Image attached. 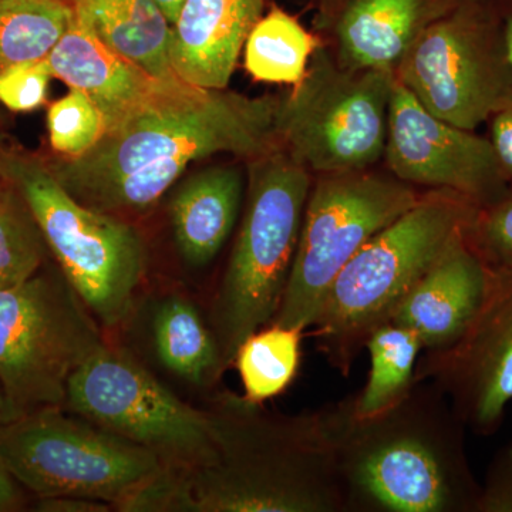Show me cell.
Wrapping results in <instances>:
<instances>
[{
	"label": "cell",
	"instance_id": "36",
	"mask_svg": "<svg viewBox=\"0 0 512 512\" xmlns=\"http://www.w3.org/2000/svg\"><path fill=\"white\" fill-rule=\"evenodd\" d=\"M18 413L10 406L9 400L6 399L2 387H0V427L10 423V421L18 419Z\"/></svg>",
	"mask_w": 512,
	"mask_h": 512
},
{
	"label": "cell",
	"instance_id": "21",
	"mask_svg": "<svg viewBox=\"0 0 512 512\" xmlns=\"http://www.w3.org/2000/svg\"><path fill=\"white\" fill-rule=\"evenodd\" d=\"M153 343L161 365L198 389L217 386L227 367L211 326L181 293L164 296L154 309Z\"/></svg>",
	"mask_w": 512,
	"mask_h": 512
},
{
	"label": "cell",
	"instance_id": "16",
	"mask_svg": "<svg viewBox=\"0 0 512 512\" xmlns=\"http://www.w3.org/2000/svg\"><path fill=\"white\" fill-rule=\"evenodd\" d=\"M265 0H185L171 29L175 76L201 89L224 90Z\"/></svg>",
	"mask_w": 512,
	"mask_h": 512
},
{
	"label": "cell",
	"instance_id": "8",
	"mask_svg": "<svg viewBox=\"0 0 512 512\" xmlns=\"http://www.w3.org/2000/svg\"><path fill=\"white\" fill-rule=\"evenodd\" d=\"M394 80L392 73L345 69L320 46L302 82L279 97V144L313 173L370 170L386 150Z\"/></svg>",
	"mask_w": 512,
	"mask_h": 512
},
{
	"label": "cell",
	"instance_id": "6",
	"mask_svg": "<svg viewBox=\"0 0 512 512\" xmlns=\"http://www.w3.org/2000/svg\"><path fill=\"white\" fill-rule=\"evenodd\" d=\"M0 167L28 205L60 272L101 329L123 326L147 272L146 242L137 228L77 201L35 158L6 157Z\"/></svg>",
	"mask_w": 512,
	"mask_h": 512
},
{
	"label": "cell",
	"instance_id": "7",
	"mask_svg": "<svg viewBox=\"0 0 512 512\" xmlns=\"http://www.w3.org/2000/svg\"><path fill=\"white\" fill-rule=\"evenodd\" d=\"M0 466L37 498L103 501L137 512L165 471L150 451L64 407L23 414L0 427Z\"/></svg>",
	"mask_w": 512,
	"mask_h": 512
},
{
	"label": "cell",
	"instance_id": "9",
	"mask_svg": "<svg viewBox=\"0 0 512 512\" xmlns=\"http://www.w3.org/2000/svg\"><path fill=\"white\" fill-rule=\"evenodd\" d=\"M437 119L476 131L512 107V66L495 0H460L431 22L394 73Z\"/></svg>",
	"mask_w": 512,
	"mask_h": 512
},
{
	"label": "cell",
	"instance_id": "23",
	"mask_svg": "<svg viewBox=\"0 0 512 512\" xmlns=\"http://www.w3.org/2000/svg\"><path fill=\"white\" fill-rule=\"evenodd\" d=\"M365 349L369 376L363 389L349 396L353 413L362 417L382 412L406 396L423 346L412 330L386 322L370 333Z\"/></svg>",
	"mask_w": 512,
	"mask_h": 512
},
{
	"label": "cell",
	"instance_id": "15",
	"mask_svg": "<svg viewBox=\"0 0 512 512\" xmlns=\"http://www.w3.org/2000/svg\"><path fill=\"white\" fill-rule=\"evenodd\" d=\"M466 232L448 245L387 320L416 333L423 352H437L457 342L490 285L491 271L468 244Z\"/></svg>",
	"mask_w": 512,
	"mask_h": 512
},
{
	"label": "cell",
	"instance_id": "29",
	"mask_svg": "<svg viewBox=\"0 0 512 512\" xmlns=\"http://www.w3.org/2000/svg\"><path fill=\"white\" fill-rule=\"evenodd\" d=\"M52 77L46 60L0 70V103L16 113L37 110L46 103Z\"/></svg>",
	"mask_w": 512,
	"mask_h": 512
},
{
	"label": "cell",
	"instance_id": "19",
	"mask_svg": "<svg viewBox=\"0 0 512 512\" xmlns=\"http://www.w3.org/2000/svg\"><path fill=\"white\" fill-rule=\"evenodd\" d=\"M244 185L239 168L218 165L191 175L175 191L171 227L185 265L202 269L220 254L237 225Z\"/></svg>",
	"mask_w": 512,
	"mask_h": 512
},
{
	"label": "cell",
	"instance_id": "34",
	"mask_svg": "<svg viewBox=\"0 0 512 512\" xmlns=\"http://www.w3.org/2000/svg\"><path fill=\"white\" fill-rule=\"evenodd\" d=\"M498 6H500L501 18H503L504 39L505 46H507V55L512 66V0H507L505 5L504 2H501V5Z\"/></svg>",
	"mask_w": 512,
	"mask_h": 512
},
{
	"label": "cell",
	"instance_id": "13",
	"mask_svg": "<svg viewBox=\"0 0 512 512\" xmlns=\"http://www.w3.org/2000/svg\"><path fill=\"white\" fill-rule=\"evenodd\" d=\"M414 382L439 387L477 436L491 437L501 429L512 402V269L491 271L484 301L466 332L446 349L421 352Z\"/></svg>",
	"mask_w": 512,
	"mask_h": 512
},
{
	"label": "cell",
	"instance_id": "25",
	"mask_svg": "<svg viewBox=\"0 0 512 512\" xmlns=\"http://www.w3.org/2000/svg\"><path fill=\"white\" fill-rule=\"evenodd\" d=\"M73 19L69 0H0V70L46 60Z\"/></svg>",
	"mask_w": 512,
	"mask_h": 512
},
{
	"label": "cell",
	"instance_id": "4",
	"mask_svg": "<svg viewBox=\"0 0 512 512\" xmlns=\"http://www.w3.org/2000/svg\"><path fill=\"white\" fill-rule=\"evenodd\" d=\"M477 208L454 192H431L350 259L329 286L311 328L316 348L336 372L349 376L370 333L467 231Z\"/></svg>",
	"mask_w": 512,
	"mask_h": 512
},
{
	"label": "cell",
	"instance_id": "18",
	"mask_svg": "<svg viewBox=\"0 0 512 512\" xmlns=\"http://www.w3.org/2000/svg\"><path fill=\"white\" fill-rule=\"evenodd\" d=\"M46 62L53 77L90 97L106 131L143 106L160 82L104 45L76 15Z\"/></svg>",
	"mask_w": 512,
	"mask_h": 512
},
{
	"label": "cell",
	"instance_id": "1",
	"mask_svg": "<svg viewBox=\"0 0 512 512\" xmlns=\"http://www.w3.org/2000/svg\"><path fill=\"white\" fill-rule=\"evenodd\" d=\"M279 97H248L160 80L150 99L80 157L46 163L73 198L124 218L147 212L188 165L217 154L254 160L281 147Z\"/></svg>",
	"mask_w": 512,
	"mask_h": 512
},
{
	"label": "cell",
	"instance_id": "33",
	"mask_svg": "<svg viewBox=\"0 0 512 512\" xmlns=\"http://www.w3.org/2000/svg\"><path fill=\"white\" fill-rule=\"evenodd\" d=\"M23 507V495L18 481L0 466V512L20 510Z\"/></svg>",
	"mask_w": 512,
	"mask_h": 512
},
{
	"label": "cell",
	"instance_id": "32",
	"mask_svg": "<svg viewBox=\"0 0 512 512\" xmlns=\"http://www.w3.org/2000/svg\"><path fill=\"white\" fill-rule=\"evenodd\" d=\"M37 511L43 512H110L113 507L103 501L90 500V498L63 497L39 498L36 504Z\"/></svg>",
	"mask_w": 512,
	"mask_h": 512
},
{
	"label": "cell",
	"instance_id": "31",
	"mask_svg": "<svg viewBox=\"0 0 512 512\" xmlns=\"http://www.w3.org/2000/svg\"><path fill=\"white\" fill-rule=\"evenodd\" d=\"M490 140L505 178L512 187V107L494 114L490 120Z\"/></svg>",
	"mask_w": 512,
	"mask_h": 512
},
{
	"label": "cell",
	"instance_id": "35",
	"mask_svg": "<svg viewBox=\"0 0 512 512\" xmlns=\"http://www.w3.org/2000/svg\"><path fill=\"white\" fill-rule=\"evenodd\" d=\"M156 2L161 10H163L164 15L167 16V19L170 20L171 25H174L185 0H156Z\"/></svg>",
	"mask_w": 512,
	"mask_h": 512
},
{
	"label": "cell",
	"instance_id": "5",
	"mask_svg": "<svg viewBox=\"0 0 512 512\" xmlns=\"http://www.w3.org/2000/svg\"><path fill=\"white\" fill-rule=\"evenodd\" d=\"M311 188V171L285 148L252 160L244 218L210 313L227 370L242 342L279 311Z\"/></svg>",
	"mask_w": 512,
	"mask_h": 512
},
{
	"label": "cell",
	"instance_id": "30",
	"mask_svg": "<svg viewBox=\"0 0 512 512\" xmlns=\"http://www.w3.org/2000/svg\"><path fill=\"white\" fill-rule=\"evenodd\" d=\"M474 512H512V441L491 458Z\"/></svg>",
	"mask_w": 512,
	"mask_h": 512
},
{
	"label": "cell",
	"instance_id": "26",
	"mask_svg": "<svg viewBox=\"0 0 512 512\" xmlns=\"http://www.w3.org/2000/svg\"><path fill=\"white\" fill-rule=\"evenodd\" d=\"M47 245L18 191L0 198V291L25 284L42 269Z\"/></svg>",
	"mask_w": 512,
	"mask_h": 512
},
{
	"label": "cell",
	"instance_id": "17",
	"mask_svg": "<svg viewBox=\"0 0 512 512\" xmlns=\"http://www.w3.org/2000/svg\"><path fill=\"white\" fill-rule=\"evenodd\" d=\"M460 0H349L336 25L340 66L396 73L410 46Z\"/></svg>",
	"mask_w": 512,
	"mask_h": 512
},
{
	"label": "cell",
	"instance_id": "12",
	"mask_svg": "<svg viewBox=\"0 0 512 512\" xmlns=\"http://www.w3.org/2000/svg\"><path fill=\"white\" fill-rule=\"evenodd\" d=\"M420 200L413 185L373 171L320 175L303 214L298 248L272 322L311 329L329 286L375 235Z\"/></svg>",
	"mask_w": 512,
	"mask_h": 512
},
{
	"label": "cell",
	"instance_id": "14",
	"mask_svg": "<svg viewBox=\"0 0 512 512\" xmlns=\"http://www.w3.org/2000/svg\"><path fill=\"white\" fill-rule=\"evenodd\" d=\"M384 158L403 183L451 191L477 207L500 200L511 188L488 138L437 119L397 80Z\"/></svg>",
	"mask_w": 512,
	"mask_h": 512
},
{
	"label": "cell",
	"instance_id": "3",
	"mask_svg": "<svg viewBox=\"0 0 512 512\" xmlns=\"http://www.w3.org/2000/svg\"><path fill=\"white\" fill-rule=\"evenodd\" d=\"M328 407L348 512L476 511L467 427L439 387L414 382L372 416H356L349 397Z\"/></svg>",
	"mask_w": 512,
	"mask_h": 512
},
{
	"label": "cell",
	"instance_id": "10",
	"mask_svg": "<svg viewBox=\"0 0 512 512\" xmlns=\"http://www.w3.org/2000/svg\"><path fill=\"white\" fill-rule=\"evenodd\" d=\"M106 343L62 272L0 291V387L19 417L64 407L70 377Z\"/></svg>",
	"mask_w": 512,
	"mask_h": 512
},
{
	"label": "cell",
	"instance_id": "24",
	"mask_svg": "<svg viewBox=\"0 0 512 512\" xmlns=\"http://www.w3.org/2000/svg\"><path fill=\"white\" fill-rule=\"evenodd\" d=\"M303 335L271 322L242 342L232 367H237L245 399L264 404L291 386L301 365Z\"/></svg>",
	"mask_w": 512,
	"mask_h": 512
},
{
	"label": "cell",
	"instance_id": "22",
	"mask_svg": "<svg viewBox=\"0 0 512 512\" xmlns=\"http://www.w3.org/2000/svg\"><path fill=\"white\" fill-rule=\"evenodd\" d=\"M322 46L299 20L274 8L261 16L247 37L244 66L256 82L296 86L308 72L313 53Z\"/></svg>",
	"mask_w": 512,
	"mask_h": 512
},
{
	"label": "cell",
	"instance_id": "2",
	"mask_svg": "<svg viewBox=\"0 0 512 512\" xmlns=\"http://www.w3.org/2000/svg\"><path fill=\"white\" fill-rule=\"evenodd\" d=\"M205 409L211 460L163 478L143 512H348L328 406L282 414L222 392Z\"/></svg>",
	"mask_w": 512,
	"mask_h": 512
},
{
	"label": "cell",
	"instance_id": "28",
	"mask_svg": "<svg viewBox=\"0 0 512 512\" xmlns=\"http://www.w3.org/2000/svg\"><path fill=\"white\" fill-rule=\"evenodd\" d=\"M466 237L488 269H512V187L500 200L477 208Z\"/></svg>",
	"mask_w": 512,
	"mask_h": 512
},
{
	"label": "cell",
	"instance_id": "11",
	"mask_svg": "<svg viewBox=\"0 0 512 512\" xmlns=\"http://www.w3.org/2000/svg\"><path fill=\"white\" fill-rule=\"evenodd\" d=\"M64 409L153 453L165 480L187 476L214 454L207 409L183 402L109 343L70 377Z\"/></svg>",
	"mask_w": 512,
	"mask_h": 512
},
{
	"label": "cell",
	"instance_id": "27",
	"mask_svg": "<svg viewBox=\"0 0 512 512\" xmlns=\"http://www.w3.org/2000/svg\"><path fill=\"white\" fill-rule=\"evenodd\" d=\"M47 130L53 151L60 157H80L106 133V121L90 97L70 89L47 110Z\"/></svg>",
	"mask_w": 512,
	"mask_h": 512
},
{
	"label": "cell",
	"instance_id": "20",
	"mask_svg": "<svg viewBox=\"0 0 512 512\" xmlns=\"http://www.w3.org/2000/svg\"><path fill=\"white\" fill-rule=\"evenodd\" d=\"M74 15L104 45L157 80L175 79L170 20L156 0H69Z\"/></svg>",
	"mask_w": 512,
	"mask_h": 512
}]
</instances>
